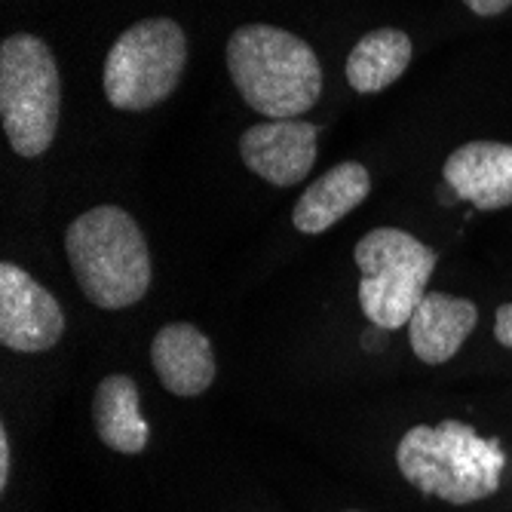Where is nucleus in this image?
Segmentation results:
<instances>
[{
	"label": "nucleus",
	"mask_w": 512,
	"mask_h": 512,
	"mask_svg": "<svg viewBox=\"0 0 512 512\" xmlns=\"http://www.w3.org/2000/svg\"><path fill=\"white\" fill-rule=\"evenodd\" d=\"M227 71L246 105L270 120H298L322 96L313 46L273 25H243L230 34Z\"/></svg>",
	"instance_id": "obj_1"
},
{
	"label": "nucleus",
	"mask_w": 512,
	"mask_h": 512,
	"mask_svg": "<svg viewBox=\"0 0 512 512\" xmlns=\"http://www.w3.org/2000/svg\"><path fill=\"white\" fill-rule=\"evenodd\" d=\"M71 270L92 307L123 310L151 289V252L138 221L120 206H96L65 234Z\"/></svg>",
	"instance_id": "obj_2"
},
{
	"label": "nucleus",
	"mask_w": 512,
	"mask_h": 512,
	"mask_svg": "<svg viewBox=\"0 0 512 512\" xmlns=\"http://www.w3.org/2000/svg\"><path fill=\"white\" fill-rule=\"evenodd\" d=\"M399 473L430 497L467 506L491 497L506 470L500 439H485L463 421L411 427L396 448Z\"/></svg>",
	"instance_id": "obj_3"
},
{
	"label": "nucleus",
	"mask_w": 512,
	"mask_h": 512,
	"mask_svg": "<svg viewBox=\"0 0 512 512\" xmlns=\"http://www.w3.org/2000/svg\"><path fill=\"white\" fill-rule=\"evenodd\" d=\"M62 114V77L53 50L34 34L0 43V120L10 148L34 160L50 151Z\"/></svg>",
	"instance_id": "obj_4"
},
{
	"label": "nucleus",
	"mask_w": 512,
	"mask_h": 512,
	"mask_svg": "<svg viewBox=\"0 0 512 512\" xmlns=\"http://www.w3.org/2000/svg\"><path fill=\"white\" fill-rule=\"evenodd\" d=\"M359 304L362 313L384 332L402 329L427 295L436 270V252L399 227H375L356 243Z\"/></svg>",
	"instance_id": "obj_5"
},
{
	"label": "nucleus",
	"mask_w": 512,
	"mask_h": 512,
	"mask_svg": "<svg viewBox=\"0 0 512 512\" xmlns=\"http://www.w3.org/2000/svg\"><path fill=\"white\" fill-rule=\"evenodd\" d=\"M188 65V37L175 19L151 16L126 28L105 59V96L117 111H151L166 102Z\"/></svg>",
	"instance_id": "obj_6"
},
{
	"label": "nucleus",
	"mask_w": 512,
	"mask_h": 512,
	"mask_svg": "<svg viewBox=\"0 0 512 512\" xmlns=\"http://www.w3.org/2000/svg\"><path fill=\"white\" fill-rule=\"evenodd\" d=\"M62 332L65 313L53 292L22 267L0 264V344L16 353H43L59 344Z\"/></svg>",
	"instance_id": "obj_7"
},
{
	"label": "nucleus",
	"mask_w": 512,
	"mask_h": 512,
	"mask_svg": "<svg viewBox=\"0 0 512 512\" xmlns=\"http://www.w3.org/2000/svg\"><path fill=\"white\" fill-rule=\"evenodd\" d=\"M243 163L276 188L304 181L316 163V126L304 120H264L240 138Z\"/></svg>",
	"instance_id": "obj_8"
},
{
	"label": "nucleus",
	"mask_w": 512,
	"mask_h": 512,
	"mask_svg": "<svg viewBox=\"0 0 512 512\" xmlns=\"http://www.w3.org/2000/svg\"><path fill=\"white\" fill-rule=\"evenodd\" d=\"M448 188L482 212L512 206V145L506 142H467L442 169Z\"/></svg>",
	"instance_id": "obj_9"
},
{
	"label": "nucleus",
	"mask_w": 512,
	"mask_h": 512,
	"mask_svg": "<svg viewBox=\"0 0 512 512\" xmlns=\"http://www.w3.org/2000/svg\"><path fill=\"white\" fill-rule=\"evenodd\" d=\"M151 362L160 384L175 396H200L215 381V350L209 338L191 322H172L157 332Z\"/></svg>",
	"instance_id": "obj_10"
},
{
	"label": "nucleus",
	"mask_w": 512,
	"mask_h": 512,
	"mask_svg": "<svg viewBox=\"0 0 512 512\" xmlns=\"http://www.w3.org/2000/svg\"><path fill=\"white\" fill-rule=\"evenodd\" d=\"M479 322V307L470 298L448 292H427L408 319V344L427 365H442L467 344Z\"/></svg>",
	"instance_id": "obj_11"
},
{
	"label": "nucleus",
	"mask_w": 512,
	"mask_h": 512,
	"mask_svg": "<svg viewBox=\"0 0 512 512\" xmlns=\"http://www.w3.org/2000/svg\"><path fill=\"white\" fill-rule=\"evenodd\" d=\"M371 191V175L362 163H338L325 175H319L307 191L298 197L292 209V224L301 234H325L332 224H338L344 215H350Z\"/></svg>",
	"instance_id": "obj_12"
},
{
	"label": "nucleus",
	"mask_w": 512,
	"mask_h": 512,
	"mask_svg": "<svg viewBox=\"0 0 512 512\" xmlns=\"http://www.w3.org/2000/svg\"><path fill=\"white\" fill-rule=\"evenodd\" d=\"M92 421L99 439L120 454H142L151 430L142 417V396L129 375H111L92 396Z\"/></svg>",
	"instance_id": "obj_13"
},
{
	"label": "nucleus",
	"mask_w": 512,
	"mask_h": 512,
	"mask_svg": "<svg viewBox=\"0 0 512 512\" xmlns=\"http://www.w3.org/2000/svg\"><path fill=\"white\" fill-rule=\"evenodd\" d=\"M414 56L411 37L399 28H378L359 37L347 56V80L356 92H381L396 83Z\"/></svg>",
	"instance_id": "obj_14"
},
{
	"label": "nucleus",
	"mask_w": 512,
	"mask_h": 512,
	"mask_svg": "<svg viewBox=\"0 0 512 512\" xmlns=\"http://www.w3.org/2000/svg\"><path fill=\"white\" fill-rule=\"evenodd\" d=\"M494 338L512 350V301H506L503 307H497V316H494Z\"/></svg>",
	"instance_id": "obj_15"
},
{
	"label": "nucleus",
	"mask_w": 512,
	"mask_h": 512,
	"mask_svg": "<svg viewBox=\"0 0 512 512\" xmlns=\"http://www.w3.org/2000/svg\"><path fill=\"white\" fill-rule=\"evenodd\" d=\"M476 16H482V19H491V16H500V13H506L509 7H512V0H463Z\"/></svg>",
	"instance_id": "obj_16"
},
{
	"label": "nucleus",
	"mask_w": 512,
	"mask_h": 512,
	"mask_svg": "<svg viewBox=\"0 0 512 512\" xmlns=\"http://www.w3.org/2000/svg\"><path fill=\"white\" fill-rule=\"evenodd\" d=\"M10 485V436L0 430V488Z\"/></svg>",
	"instance_id": "obj_17"
}]
</instances>
